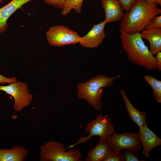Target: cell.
Segmentation results:
<instances>
[{"instance_id":"cell-12","label":"cell","mask_w":161,"mask_h":161,"mask_svg":"<svg viewBox=\"0 0 161 161\" xmlns=\"http://www.w3.org/2000/svg\"><path fill=\"white\" fill-rule=\"evenodd\" d=\"M105 12V20L107 23L121 20L124 13L117 0H101Z\"/></svg>"},{"instance_id":"cell-10","label":"cell","mask_w":161,"mask_h":161,"mask_svg":"<svg viewBox=\"0 0 161 161\" xmlns=\"http://www.w3.org/2000/svg\"><path fill=\"white\" fill-rule=\"evenodd\" d=\"M138 134L143 148L142 153L145 158H149L151 150L161 145V139L148 127L147 123L139 129Z\"/></svg>"},{"instance_id":"cell-6","label":"cell","mask_w":161,"mask_h":161,"mask_svg":"<svg viewBox=\"0 0 161 161\" xmlns=\"http://www.w3.org/2000/svg\"><path fill=\"white\" fill-rule=\"evenodd\" d=\"M46 36L49 44L57 47L79 43L80 37L76 32L59 25L50 27L46 32Z\"/></svg>"},{"instance_id":"cell-11","label":"cell","mask_w":161,"mask_h":161,"mask_svg":"<svg viewBox=\"0 0 161 161\" xmlns=\"http://www.w3.org/2000/svg\"><path fill=\"white\" fill-rule=\"evenodd\" d=\"M35 0H12L0 8V34L5 32L7 28V21L16 11L27 3Z\"/></svg>"},{"instance_id":"cell-26","label":"cell","mask_w":161,"mask_h":161,"mask_svg":"<svg viewBox=\"0 0 161 161\" xmlns=\"http://www.w3.org/2000/svg\"><path fill=\"white\" fill-rule=\"evenodd\" d=\"M155 2L157 4H159L160 6H161V0H155Z\"/></svg>"},{"instance_id":"cell-27","label":"cell","mask_w":161,"mask_h":161,"mask_svg":"<svg viewBox=\"0 0 161 161\" xmlns=\"http://www.w3.org/2000/svg\"><path fill=\"white\" fill-rule=\"evenodd\" d=\"M146 1L151 2H155V0H146Z\"/></svg>"},{"instance_id":"cell-8","label":"cell","mask_w":161,"mask_h":161,"mask_svg":"<svg viewBox=\"0 0 161 161\" xmlns=\"http://www.w3.org/2000/svg\"><path fill=\"white\" fill-rule=\"evenodd\" d=\"M107 140L114 151L120 152L126 149L137 152L142 148L138 133L126 132L119 134L115 132Z\"/></svg>"},{"instance_id":"cell-15","label":"cell","mask_w":161,"mask_h":161,"mask_svg":"<svg viewBox=\"0 0 161 161\" xmlns=\"http://www.w3.org/2000/svg\"><path fill=\"white\" fill-rule=\"evenodd\" d=\"M142 39L147 40L149 43V50L153 55L161 51V29L146 28L141 32Z\"/></svg>"},{"instance_id":"cell-13","label":"cell","mask_w":161,"mask_h":161,"mask_svg":"<svg viewBox=\"0 0 161 161\" xmlns=\"http://www.w3.org/2000/svg\"><path fill=\"white\" fill-rule=\"evenodd\" d=\"M98 143L87 152L86 161H103L113 150L107 139L100 138Z\"/></svg>"},{"instance_id":"cell-22","label":"cell","mask_w":161,"mask_h":161,"mask_svg":"<svg viewBox=\"0 0 161 161\" xmlns=\"http://www.w3.org/2000/svg\"><path fill=\"white\" fill-rule=\"evenodd\" d=\"M135 0H118V2L123 10L128 12Z\"/></svg>"},{"instance_id":"cell-25","label":"cell","mask_w":161,"mask_h":161,"mask_svg":"<svg viewBox=\"0 0 161 161\" xmlns=\"http://www.w3.org/2000/svg\"><path fill=\"white\" fill-rule=\"evenodd\" d=\"M155 57L157 69L159 71H161V52H159L156 55Z\"/></svg>"},{"instance_id":"cell-19","label":"cell","mask_w":161,"mask_h":161,"mask_svg":"<svg viewBox=\"0 0 161 161\" xmlns=\"http://www.w3.org/2000/svg\"><path fill=\"white\" fill-rule=\"evenodd\" d=\"M103 161H125L123 155L119 152L113 151Z\"/></svg>"},{"instance_id":"cell-16","label":"cell","mask_w":161,"mask_h":161,"mask_svg":"<svg viewBox=\"0 0 161 161\" xmlns=\"http://www.w3.org/2000/svg\"><path fill=\"white\" fill-rule=\"evenodd\" d=\"M28 152L24 146L15 145L11 148H0V161H24Z\"/></svg>"},{"instance_id":"cell-18","label":"cell","mask_w":161,"mask_h":161,"mask_svg":"<svg viewBox=\"0 0 161 161\" xmlns=\"http://www.w3.org/2000/svg\"><path fill=\"white\" fill-rule=\"evenodd\" d=\"M144 78L152 89L155 100L158 103H161V81L149 75L144 76Z\"/></svg>"},{"instance_id":"cell-20","label":"cell","mask_w":161,"mask_h":161,"mask_svg":"<svg viewBox=\"0 0 161 161\" xmlns=\"http://www.w3.org/2000/svg\"><path fill=\"white\" fill-rule=\"evenodd\" d=\"M125 161H139V156L137 152L126 150L123 151Z\"/></svg>"},{"instance_id":"cell-7","label":"cell","mask_w":161,"mask_h":161,"mask_svg":"<svg viewBox=\"0 0 161 161\" xmlns=\"http://www.w3.org/2000/svg\"><path fill=\"white\" fill-rule=\"evenodd\" d=\"M0 90L5 92L14 98L13 108L17 112L21 111L29 105L33 99V95L29 93L27 83L17 81L7 86H0Z\"/></svg>"},{"instance_id":"cell-3","label":"cell","mask_w":161,"mask_h":161,"mask_svg":"<svg viewBox=\"0 0 161 161\" xmlns=\"http://www.w3.org/2000/svg\"><path fill=\"white\" fill-rule=\"evenodd\" d=\"M121 77L119 74L111 77L99 75L85 82L80 83L77 86L78 96L86 100L95 109L100 111L103 89L112 86L114 80Z\"/></svg>"},{"instance_id":"cell-2","label":"cell","mask_w":161,"mask_h":161,"mask_svg":"<svg viewBox=\"0 0 161 161\" xmlns=\"http://www.w3.org/2000/svg\"><path fill=\"white\" fill-rule=\"evenodd\" d=\"M122 49L129 61L147 70L157 69L155 57L142 38L140 33H129L120 28Z\"/></svg>"},{"instance_id":"cell-5","label":"cell","mask_w":161,"mask_h":161,"mask_svg":"<svg viewBox=\"0 0 161 161\" xmlns=\"http://www.w3.org/2000/svg\"><path fill=\"white\" fill-rule=\"evenodd\" d=\"M85 131L89 134L87 136L80 137L76 143L67 146L66 148H74L77 145L85 143L90 140L92 137L95 136L107 139L115 133L114 127L111 123L110 117L107 115L101 114L97 115L95 119L86 124Z\"/></svg>"},{"instance_id":"cell-21","label":"cell","mask_w":161,"mask_h":161,"mask_svg":"<svg viewBox=\"0 0 161 161\" xmlns=\"http://www.w3.org/2000/svg\"><path fill=\"white\" fill-rule=\"evenodd\" d=\"M155 28L161 29V16L154 17L149 22L146 28Z\"/></svg>"},{"instance_id":"cell-9","label":"cell","mask_w":161,"mask_h":161,"mask_svg":"<svg viewBox=\"0 0 161 161\" xmlns=\"http://www.w3.org/2000/svg\"><path fill=\"white\" fill-rule=\"evenodd\" d=\"M107 23L104 20L94 25L86 34L80 37V45L84 47L89 48L98 47L105 37V28Z\"/></svg>"},{"instance_id":"cell-4","label":"cell","mask_w":161,"mask_h":161,"mask_svg":"<svg viewBox=\"0 0 161 161\" xmlns=\"http://www.w3.org/2000/svg\"><path fill=\"white\" fill-rule=\"evenodd\" d=\"M64 145L56 141L50 140L40 147L41 161H80L82 153L76 148L68 151Z\"/></svg>"},{"instance_id":"cell-17","label":"cell","mask_w":161,"mask_h":161,"mask_svg":"<svg viewBox=\"0 0 161 161\" xmlns=\"http://www.w3.org/2000/svg\"><path fill=\"white\" fill-rule=\"evenodd\" d=\"M84 0H65L61 15L65 16L69 14L74 10L78 13H81L83 3Z\"/></svg>"},{"instance_id":"cell-23","label":"cell","mask_w":161,"mask_h":161,"mask_svg":"<svg viewBox=\"0 0 161 161\" xmlns=\"http://www.w3.org/2000/svg\"><path fill=\"white\" fill-rule=\"evenodd\" d=\"M45 3L54 7L59 8L62 10L63 9L65 0H43Z\"/></svg>"},{"instance_id":"cell-14","label":"cell","mask_w":161,"mask_h":161,"mask_svg":"<svg viewBox=\"0 0 161 161\" xmlns=\"http://www.w3.org/2000/svg\"><path fill=\"white\" fill-rule=\"evenodd\" d=\"M120 92L125 103L127 113L132 122L137 124L139 129L143 128L147 123L146 112L138 110L133 106L124 90L121 89Z\"/></svg>"},{"instance_id":"cell-28","label":"cell","mask_w":161,"mask_h":161,"mask_svg":"<svg viewBox=\"0 0 161 161\" xmlns=\"http://www.w3.org/2000/svg\"><path fill=\"white\" fill-rule=\"evenodd\" d=\"M4 0H0V3L2 2Z\"/></svg>"},{"instance_id":"cell-24","label":"cell","mask_w":161,"mask_h":161,"mask_svg":"<svg viewBox=\"0 0 161 161\" xmlns=\"http://www.w3.org/2000/svg\"><path fill=\"white\" fill-rule=\"evenodd\" d=\"M17 78L15 77L11 78H8L0 74V83H11L17 81Z\"/></svg>"},{"instance_id":"cell-1","label":"cell","mask_w":161,"mask_h":161,"mask_svg":"<svg viewBox=\"0 0 161 161\" xmlns=\"http://www.w3.org/2000/svg\"><path fill=\"white\" fill-rule=\"evenodd\" d=\"M155 2L135 0L129 11L124 13L120 29L129 33H140L145 29L155 16L161 13Z\"/></svg>"}]
</instances>
